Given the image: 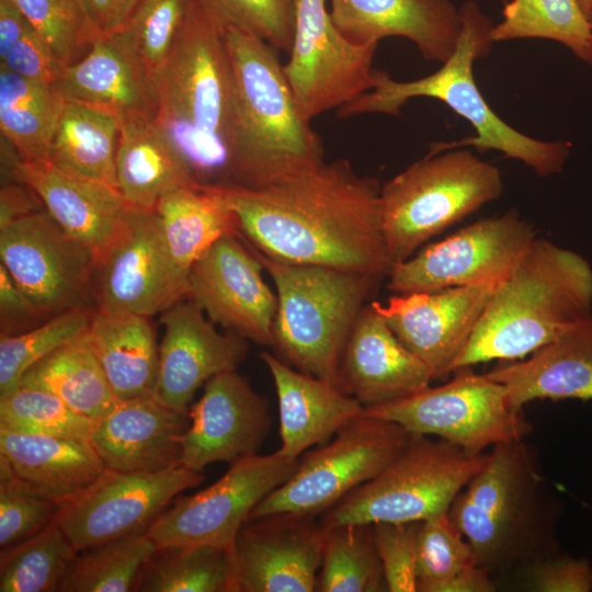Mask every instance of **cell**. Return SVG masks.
<instances>
[{
	"mask_svg": "<svg viewBox=\"0 0 592 592\" xmlns=\"http://www.w3.org/2000/svg\"><path fill=\"white\" fill-rule=\"evenodd\" d=\"M236 216L239 235L263 255L388 275L380 185L358 175L348 160L260 187L215 186Z\"/></svg>",
	"mask_w": 592,
	"mask_h": 592,
	"instance_id": "obj_1",
	"label": "cell"
},
{
	"mask_svg": "<svg viewBox=\"0 0 592 592\" xmlns=\"http://www.w3.org/2000/svg\"><path fill=\"white\" fill-rule=\"evenodd\" d=\"M561 510L534 447L520 439L492 447L448 515L471 546L477 566L498 583L560 551Z\"/></svg>",
	"mask_w": 592,
	"mask_h": 592,
	"instance_id": "obj_2",
	"label": "cell"
},
{
	"mask_svg": "<svg viewBox=\"0 0 592 592\" xmlns=\"http://www.w3.org/2000/svg\"><path fill=\"white\" fill-rule=\"evenodd\" d=\"M155 122L201 186L228 185L236 84L221 32L192 0L173 49L156 76Z\"/></svg>",
	"mask_w": 592,
	"mask_h": 592,
	"instance_id": "obj_3",
	"label": "cell"
},
{
	"mask_svg": "<svg viewBox=\"0 0 592 592\" xmlns=\"http://www.w3.org/2000/svg\"><path fill=\"white\" fill-rule=\"evenodd\" d=\"M591 310L588 260L536 237L497 285L452 372L494 360H523Z\"/></svg>",
	"mask_w": 592,
	"mask_h": 592,
	"instance_id": "obj_4",
	"label": "cell"
},
{
	"mask_svg": "<svg viewBox=\"0 0 592 592\" xmlns=\"http://www.w3.org/2000/svg\"><path fill=\"white\" fill-rule=\"evenodd\" d=\"M224 35L236 84L228 185L260 187L322 164L321 138L301 114L277 50L237 29Z\"/></svg>",
	"mask_w": 592,
	"mask_h": 592,
	"instance_id": "obj_5",
	"label": "cell"
},
{
	"mask_svg": "<svg viewBox=\"0 0 592 592\" xmlns=\"http://www.w3.org/2000/svg\"><path fill=\"white\" fill-rule=\"evenodd\" d=\"M462 29L452 56L433 73L411 81H397L377 72L375 87L338 109L341 118L380 113L399 116L413 98H433L445 103L474 127L476 134L457 141L431 145L428 153L473 146L479 152L497 150L528 166L542 178L560 173L570 156L567 141H546L525 135L498 116L482 96L474 77V62L492 47L493 22L473 0L459 7Z\"/></svg>",
	"mask_w": 592,
	"mask_h": 592,
	"instance_id": "obj_6",
	"label": "cell"
},
{
	"mask_svg": "<svg viewBox=\"0 0 592 592\" xmlns=\"http://www.w3.org/2000/svg\"><path fill=\"white\" fill-rule=\"evenodd\" d=\"M250 248L276 287L272 346L296 369L338 386L352 328L383 276L280 262Z\"/></svg>",
	"mask_w": 592,
	"mask_h": 592,
	"instance_id": "obj_7",
	"label": "cell"
},
{
	"mask_svg": "<svg viewBox=\"0 0 592 592\" xmlns=\"http://www.w3.org/2000/svg\"><path fill=\"white\" fill-rule=\"evenodd\" d=\"M502 192L500 170L467 149L428 153L410 164L380 187L383 230L392 265Z\"/></svg>",
	"mask_w": 592,
	"mask_h": 592,
	"instance_id": "obj_8",
	"label": "cell"
},
{
	"mask_svg": "<svg viewBox=\"0 0 592 592\" xmlns=\"http://www.w3.org/2000/svg\"><path fill=\"white\" fill-rule=\"evenodd\" d=\"M488 457L486 453H467L441 439L413 434L376 477L326 511L319 523L323 528L407 523L446 513Z\"/></svg>",
	"mask_w": 592,
	"mask_h": 592,
	"instance_id": "obj_9",
	"label": "cell"
},
{
	"mask_svg": "<svg viewBox=\"0 0 592 592\" xmlns=\"http://www.w3.org/2000/svg\"><path fill=\"white\" fill-rule=\"evenodd\" d=\"M412 435L395 422L361 413L327 444L299 457L291 478L266 496L252 510L249 520L325 513L376 477Z\"/></svg>",
	"mask_w": 592,
	"mask_h": 592,
	"instance_id": "obj_10",
	"label": "cell"
},
{
	"mask_svg": "<svg viewBox=\"0 0 592 592\" xmlns=\"http://www.w3.org/2000/svg\"><path fill=\"white\" fill-rule=\"evenodd\" d=\"M444 385L363 409V414L395 422L412 434L436 436L470 454L525 439L532 424L514 407L505 387L471 366L454 371Z\"/></svg>",
	"mask_w": 592,
	"mask_h": 592,
	"instance_id": "obj_11",
	"label": "cell"
},
{
	"mask_svg": "<svg viewBox=\"0 0 592 592\" xmlns=\"http://www.w3.org/2000/svg\"><path fill=\"white\" fill-rule=\"evenodd\" d=\"M298 459L281 455H249L231 463L206 489L178 496L147 534L157 546L214 545L234 549L252 510L294 474Z\"/></svg>",
	"mask_w": 592,
	"mask_h": 592,
	"instance_id": "obj_12",
	"label": "cell"
},
{
	"mask_svg": "<svg viewBox=\"0 0 592 592\" xmlns=\"http://www.w3.org/2000/svg\"><path fill=\"white\" fill-rule=\"evenodd\" d=\"M187 281L168 248L156 210L128 206L96 260L95 308L151 317L186 298Z\"/></svg>",
	"mask_w": 592,
	"mask_h": 592,
	"instance_id": "obj_13",
	"label": "cell"
},
{
	"mask_svg": "<svg viewBox=\"0 0 592 592\" xmlns=\"http://www.w3.org/2000/svg\"><path fill=\"white\" fill-rule=\"evenodd\" d=\"M535 238L534 226L516 208L479 219L395 263L387 288L409 294L501 282Z\"/></svg>",
	"mask_w": 592,
	"mask_h": 592,
	"instance_id": "obj_14",
	"label": "cell"
},
{
	"mask_svg": "<svg viewBox=\"0 0 592 592\" xmlns=\"http://www.w3.org/2000/svg\"><path fill=\"white\" fill-rule=\"evenodd\" d=\"M327 0H297L289 59L284 72L298 107L309 122L371 91L377 43L349 39L333 23Z\"/></svg>",
	"mask_w": 592,
	"mask_h": 592,
	"instance_id": "obj_15",
	"label": "cell"
},
{
	"mask_svg": "<svg viewBox=\"0 0 592 592\" xmlns=\"http://www.w3.org/2000/svg\"><path fill=\"white\" fill-rule=\"evenodd\" d=\"M0 260L49 318L95 308V253L67 234L46 209L0 229Z\"/></svg>",
	"mask_w": 592,
	"mask_h": 592,
	"instance_id": "obj_16",
	"label": "cell"
},
{
	"mask_svg": "<svg viewBox=\"0 0 592 592\" xmlns=\"http://www.w3.org/2000/svg\"><path fill=\"white\" fill-rule=\"evenodd\" d=\"M203 480L202 471L183 465L153 473L105 468L86 490L59 504L55 522L78 551L144 534L182 491Z\"/></svg>",
	"mask_w": 592,
	"mask_h": 592,
	"instance_id": "obj_17",
	"label": "cell"
},
{
	"mask_svg": "<svg viewBox=\"0 0 592 592\" xmlns=\"http://www.w3.org/2000/svg\"><path fill=\"white\" fill-rule=\"evenodd\" d=\"M263 270L239 235L223 236L192 265L186 298L215 325L272 346L277 297Z\"/></svg>",
	"mask_w": 592,
	"mask_h": 592,
	"instance_id": "obj_18",
	"label": "cell"
},
{
	"mask_svg": "<svg viewBox=\"0 0 592 592\" xmlns=\"http://www.w3.org/2000/svg\"><path fill=\"white\" fill-rule=\"evenodd\" d=\"M325 530L315 516L249 520L234 545L236 592L316 591Z\"/></svg>",
	"mask_w": 592,
	"mask_h": 592,
	"instance_id": "obj_19",
	"label": "cell"
},
{
	"mask_svg": "<svg viewBox=\"0 0 592 592\" xmlns=\"http://www.w3.org/2000/svg\"><path fill=\"white\" fill-rule=\"evenodd\" d=\"M499 283L398 294L386 305L372 304L435 379L452 373Z\"/></svg>",
	"mask_w": 592,
	"mask_h": 592,
	"instance_id": "obj_20",
	"label": "cell"
},
{
	"mask_svg": "<svg viewBox=\"0 0 592 592\" xmlns=\"http://www.w3.org/2000/svg\"><path fill=\"white\" fill-rule=\"evenodd\" d=\"M164 334L152 396L189 413L196 390L210 378L234 372L248 353L247 339L215 323L191 299L183 298L160 314Z\"/></svg>",
	"mask_w": 592,
	"mask_h": 592,
	"instance_id": "obj_21",
	"label": "cell"
},
{
	"mask_svg": "<svg viewBox=\"0 0 592 592\" xmlns=\"http://www.w3.org/2000/svg\"><path fill=\"white\" fill-rule=\"evenodd\" d=\"M189 414L181 465L197 471L257 454L272 423L267 400L236 371L210 378Z\"/></svg>",
	"mask_w": 592,
	"mask_h": 592,
	"instance_id": "obj_22",
	"label": "cell"
},
{
	"mask_svg": "<svg viewBox=\"0 0 592 592\" xmlns=\"http://www.w3.org/2000/svg\"><path fill=\"white\" fill-rule=\"evenodd\" d=\"M433 379L430 367L397 338L373 304L365 305L345 344L338 387L368 408L411 396Z\"/></svg>",
	"mask_w": 592,
	"mask_h": 592,
	"instance_id": "obj_23",
	"label": "cell"
},
{
	"mask_svg": "<svg viewBox=\"0 0 592 592\" xmlns=\"http://www.w3.org/2000/svg\"><path fill=\"white\" fill-rule=\"evenodd\" d=\"M190 414L153 396L121 400L93 421L90 441L105 468L153 473L181 465Z\"/></svg>",
	"mask_w": 592,
	"mask_h": 592,
	"instance_id": "obj_24",
	"label": "cell"
},
{
	"mask_svg": "<svg viewBox=\"0 0 592 592\" xmlns=\"http://www.w3.org/2000/svg\"><path fill=\"white\" fill-rule=\"evenodd\" d=\"M330 16L349 39L377 43L400 36L421 56L445 62L454 53L462 29L459 8L452 0H329Z\"/></svg>",
	"mask_w": 592,
	"mask_h": 592,
	"instance_id": "obj_25",
	"label": "cell"
},
{
	"mask_svg": "<svg viewBox=\"0 0 592 592\" xmlns=\"http://www.w3.org/2000/svg\"><path fill=\"white\" fill-rule=\"evenodd\" d=\"M54 87L65 101L104 106L118 116L155 118L158 113L155 80L122 31L98 35L82 58L65 67Z\"/></svg>",
	"mask_w": 592,
	"mask_h": 592,
	"instance_id": "obj_26",
	"label": "cell"
},
{
	"mask_svg": "<svg viewBox=\"0 0 592 592\" xmlns=\"http://www.w3.org/2000/svg\"><path fill=\"white\" fill-rule=\"evenodd\" d=\"M9 181L33 189L54 220L89 247L96 260L115 237L128 207L115 186L65 171L48 161L21 160Z\"/></svg>",
	"mask_w": 592,
	"mask_h": 592,
	"instance_id": "obj_27",
	"label": "cell"
},
{
	"mask_svg": "<svg viewBox=\"0 0 592 592\" xmlns=\"http://www.w3.org/2000/svg\"><path fill=\"white\" fill-rule=\"evenodd\" d=\"M260 357L276 390L281 455L298 459L309 447L327 444L363 412L362 403L338 386L294 369L269 352H262Z\"/></svg>",
	"mask_w": 592,
	"mask_h": 592,
	"instance_id": "obj_28",
	"label": "cell"
},
{
	"mask_svg": "<svg viewBox=\"0 0 592 592\" xmlns=\"http://www.w3.org/2000/svg\"><path fill=\"white\" fill-rule=\"evenodd\" d=\"M486 374L521 409L536 399L592 400V310L527 357Z\"/></svg>",
	"mask_w": 592,
	"mask_h": 592,
	"instance_id": "obj_29",
	"label": "cell"
},
{
	"mask_svg": "<svg viewBox=\"0 0 592 592\" xmlns=\"http://www.w3.org/2000/svg\"><path fill=\"white\" fill-rule=\"evenodd\" d=\"M104 469L90 440L0 430V471L58 504L86 490Z\"/></svg>",
	"mask_w": 592,
	"mask_h": 592,
	"instance_id": "obj_30",
	"label": "cell"
},
{
	"mask_svg": "<svg viewBox=\"0 0 592 592\" xmlns=\"http://www.w3.org/2000/svg\"><path fill=\"white\" fill-rule=\"evenodd\" d=\"M119 117L115 179L127 206L155 210L167 193L185 186H201L155 118Z\"/></svg>",
	"mask_w": 592,
	"mask_h": 592,
	"instance_id": "obj_31",
	"label": "cell"
},
{
	"mask_svg": "<svg viewBox=\"0 0 592 592\" xmlns=\"http://www.w3.org/2000/svg\"><path fill=\"white\" fill-rule=\"evenodd\" d=\"M88 333L118 400L152 396L159 371V346L150 317L95 309Z\"/></svg>",
	"mask_w": 592,
	"mask_h": 592,
	"instance_id": "obj_32",
	"label": "cell"
},
{
	"mask_svg": "<svg viewBox=\"0 0 592 592\" xmlns=\"http://www.w3.org/2000/svg\"><path fill=\"white\" fill-rule=\"evenodd\" d=\"M121 117L107 107L65 101L48 162L65 171L116 186Z\"/></svg>",
	"mask_w": 592,
	"mask_h": 592,
	"instance_id": "obj_33",
	"label": "cell"
},
{
	"mask_svg": "<svg viewBox=\"0 0 592 592\" xmlns=\"http://www.w3.org/2000/svg\"><path fill=\"white\" fill-rule=\"evenodd\" d=\"M155 210L174 261L187 274L215 241L239 235L236 216L215 186L173 190Z\"/></svg>",
	"mask_w": 592,
	"mask_h": 592,
	"instance_id": "obj_34",
	"label": "cell"
},
{
	"mask_svg": "<svg viewBox=\"0 0 592 592\" xmlns=\"http://www.w3.org/2000/svg\"><path fill=\"white\" fill-rule=\"evenodd\" d=\"M19 386L49 391L93 421L121 401L95 356L88 330L27 368Z\"/></svg>",
	"mask_w": 592,
	"mask_h": 592,
	"instance_id": "obj_35",
	"label": "cell"
},
{
	"mask_svg": "<svg viewBox=\"0 0 592 592\" xmlns=\"http://www.w3.org/2000/svg\"><path fill=\"white\" fill-rule=\"evenodd\" d=\"M65 100L54 86L0 69V130L23 162L48 161Z\"/></svg>",
	"mask_w": 592,
	"mask_h": 592,
	"instance_id": "obj_36",
	"label": "cell"
},
{
	"mask_svg": "<svg viewBox=\"0 0 592 592\" xmlns=\"http://www.w3.org/2000/svg\"><path fill=\"white\" fill-rule=\"evenodd\" d=\"M136 592H236L232 549L214 545L157 546Z\"/></svg>",
	"mask_w": 592,
	"mask_h": 592,
	"instance_id": "obj_37",
	"label": "cell"
},
{
	"mask_svg": "<svg viewBox=\"0 0 592 592\" xmlns=\"http://www.w3.org/2000/svg\"><path fill=\"white\" fill-rule=\"evenodd\" d=\"M323 530V555L316 591H388L372 524H344Z\"/></svg>",
	"mask_w": 592,
	"mask_h": 592,
	"instance_id": "obj_38",
	"label": "cell"
},
{
	"mask_svg": "<svg viewBox=\"0 0 592 592\" xmlns=\"http://www.w3.org/2000/svg\"><path fill=\"white\" fill-rule=\"evenodd\" d=\"M493 25L492 42L542 38L557 42L584 60L590 24L578 0H511Z\"/></svg>",
	"mask_w": 592,
	"mask_h": 592,
	"instance_id": "obj_39",
	"label": "cell"
},
{
	"mask_svg": "<svg viewBox=\"0 0 592 592\" xmlns=\"http://www.w3.org/2000/svg\"><path fill=\"white\" fill-rule=\"evenodd\" d=\"M77 554L54 521L37 534L1 550L0 592H58Z\"/></svg>",
	"mask_w": 592,
	"mask_h": 592,
	"instance_id": "obj_40",
	"label": "cell"
},
{
	"mask_svg": "<svg viewBox=\"0 0 592 592\" xmlns=\"http://www.w3.org/2000/svg\"><path fill=\"white\" fill-rule=\"evenodd\" d=\"M157 548L147 533L78 551L58 592H129Z\"/></svg>",
	"mask_w": 592,
	"mask_h": 592,
	"instance_id": "obj_41",
	"label": "cell"
},
{
	"mask_svg": "<svg viewBox=\"0 0 592 592\" xmlns=\"http://www.w3.org/2000/svg\"><path fill=\"white\" fill-rule=\"evenodd\" d=\"M93 420L56 395L19 386L0 396V430L90 440Z\"/></svg>",
	"mask_w": 592,
	"mask_h": 592,
	"instance_id": "obj_42",
	"label": "cell"
},
{
	"mask_svg": "<svg viewBox=\"0 0 592 592\" xmlns=\"http://www.w3.org/2000/svg\"><path fill=\"white\" fill-rule=\"evenodd\" d=\"M95 308H82L54 316L30 331L0 334V396L14 390L22 375L49 353L84 333Z\"/></svg>",
	"mask_w": 592,
	"mask_h": 592,
	"instance_id": "obj_43",
	"label": "cell"
},
{
	"mask_svg": "<svg viewBox=\"0 0 592 592\" xmlns=\"http://www.w3.org/2000/svg\"><path fill=\"white\" fill-rule=\"evenodd\" d=\"M475 566L474 550L448 512L419 522L415 553L418 592H436L443 582Z\"/></svg>",
	"mask_w": 592,
	"mask_h": 592,
	"instance_id": "obj_44",
	"label": "cell"
},
{
	"mask_svg": "<svg viewBox=\"0 0 592 592\" xmlns=\"http://www.w3.org/2000/svg\"><path fill=\"white\" fill-rule=\"evenodd\" d=\"M213 23L225 33L237 29L289 53L297 0H196Z\"/></svg>",
	"mask_w": 592,
	"mask_h": 592,
	"instance_id": "obj_45",
	"label": "cell"
},
{
	"mask_svg": "<svg viewBox=\"0 0 592 592\" xmlns=\"http://www.w3.org/2000/svg\"><path fill=\"white\" fill-rule=\"evenodd\" d=\"M192 0H139L122 32L150 76L162 70Z\"/></svg>",
	"mask_w": 592,
	"mask_h": 592,
	"instance_id": "obj_46",
	"label": "cell"
},
{
	"mask_svg": "<svg viewBox=\"0 0 592 592\" xmlns=\"http://www.w3.org/2000/svg\"><path fill=\"white\" fill-rule=\"evenodd\" d=\"M11 1L65 67L82 58L98 36L78 0Z\"/></svg>",
	"mask_w": 592,
	"mask_h": 592,
	"instance_id": "obj_47",
	"label": "cell"
},
{
	"mask_svg": "<svg viewBox=\"0 0 592 592\" xmlns=\"http://www.w3.org/2000/svg\"><path fill=\"white\" fill-rule=\"evenodd\" d=\"M59 504L0 471V548L37 534L55 521Z\"/></svg>",
	"mask_w": 592,
	"mask_h": 592,
	"instance_id": "obj_48",
	"label": "cell"
},
{
	"mask_svg": "<svg viewBox=\"0 0 592 592\" xmlns=\"http://www.w3.org/2000/svg\"><path fill=\"white\" fill-rule=\"evenodd\" d=\"M373 525V533L389 592H417L415 553L419 522Z\"/></svg>",
	"mask_w": 592,
	"mask_h": 592,
	"instance_id": "obj_49",
	"label": "cell"
},
{
	"mask_svg": "<svg viewBox=\"0 0 592 592\" xmlns=\"http://www.w3.org/2000/svg\"><path fill=\"white\" fill-rule=\"evenodd\" d=\"M514 579L520 581L522 590L532 592L592 591L590 562L560 551L528 565Z\"/></svg>",
	"mask_w": 592,
	"mask_h": 592,
	"instance_id": "obj_50",
	"label": "cell"
},
{
	"mask_svg": "<svg viewBox=\"0 0 592 592\" xmlns=\"http://www.w3.org/2000/svg\"><path fill=\"white\" fill-rule=\"evenodd\" d=\"M0 69L55 86L65 66L32 27L0 58Z\"/></svg>",
	"mask_w": 592,
	"mask_h": 592,
	"instance_id": "obj_51",
	"label": "cell"
},
{
	"mask_svg": "<svg viewBox=\"0 0 592 592\" xmlns=\"http://www.w3.org/2000/svg\"><path fill=\"white\" fill-rule=\"evenodd\" d=\"M48 319L49 317L21 291L0 263V334H20Z\"/></svg>",
	"mask_w": 592,
	"mask_h": 592,
	"instance_id": "obj_52",
	"label": "cell"
},
{
	"mask_svg": "<svg viewBox=\"0 0 592 592\" xmlns=\"http://www.w3.org/2000/svg\"><path fill=\"white\" fill-rule=\"evenodd\" d=\"M139 0H78L98 35L122 31Z\"/></svg>",
	"mask_w": 592,
	"mask_h": 592,
	"instance_id": "obj_53",
	"label": "cell"
},
{
	"mask_svg": "<svg viewBox=\"0 0 592 592\" xmlns=\"http://www.w3.org/2000/svg\"><path fill=\"white\" fill-rule=\"evenodd\" d=\"M45 209L39 196L25 183L9 181L1 184L0 229Z\"/></svg>",
	"mask_w": 592,
	"mask_h": 592,
	"instance_id": "obj_54",
	"label": "cell"
},
{
	"mask_svg": "<svg viewBox=\"0 0 592 592\" xmlns=\"http://www.w3.org/2000/svg\"><path fill=\"white\" fill-rule=\"evenodd\" d=\"M30 27L27 19L11 0H0V58Z\"/></svg>",
	"mask_w": 592,
	"mask_h": 592,
	"instance_id": "obj_55",
	"label": "cell"
},
{
	"mask_svg": "<svg viewBox=\"0 0 592 592\" xmlns=\"http://www.w3.org/2000/svg\"><path fill=\"white\" fill-rule=\"evenodd\" d=\"M498 588L497 581L487 570L475 566L443 582L436 592H494Z\"/></svg>",
	"mask_w": 592,
	"mask_h": 592,
	"instance_id": "obj_56",
	"label": "cell"
},
{
	"mask_svg": "<svg viewBox=\"0 0 592 592\" xmlns=\"http://www.w3.org/2000/svg\"><path fill=\"white\" fill-rule=\"evenodd\" d=\"M588 21L590 24V42L587 50L584 61L592 65V7L588 13Z\"/></svg>",
	"mask_w": 592,
	"mask_h": 592,
	"instance_id": "obj_57",
	"label": "cell"
},
{
	"mask_svg": "<svg viewBox=\"0 0 592 592\" xmlns=\"http://www.w3.org/2000/svg\"><path fill=\"white\" fill-rule=\"evenodd\" d=\"M578 1H579L580 7L582 8V10L588 16V13L592 7V0H578Z\"/></svg>",
	"mask_w": 592,
	"mask_h": 592,
	"instance_id": "obj_58",
	"label": "cell"
}]
</instances>
